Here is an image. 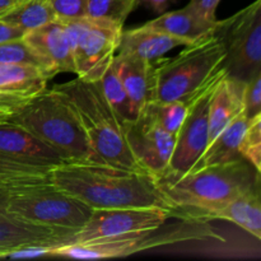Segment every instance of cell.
I'll use <instances>...</instances> for the list:
<instances>
[{
  "label": "cell",
  "instance_id": "32",
  "mask_svg": "<svg viewBox=\"0 0 261 261\" xmlns=\"http://www.w3.org/2000/svg\"><path fill=\"white\" fill-rule=\"evenodd\" d=\"M25 99L17 98L9 94L0 93V117H8L25 103Z\"/></svg>",
  "mask_w": 261,
  "mask_h": 261
},
{
  "label": "cell",
  "instance_id": "25",
  "mask_svg": "<svg viewBox=\"0 0 261 261\" xmlns=\"http://www.w3.org/2000/svg\"><path fill=\"white\" fill-rule=\"evenodd\" d=\"M99 84H101L103 96L106 97L107 102L111 105V107L116 112L117 116L120 117V120L122 122L132 120L133 114L129 97H127L126 91H125L124 86H122L121 81H120V76L117 74L114 60L110 64L107 70L105 71L102 78L99 79Z\"/></svg>",
  "mask_w": 261,
  "mask_h": 261
},
{
  "label": "cell",
  "instance_id": "18",
  "mask_svg": "<svg viewBox=\"0 0 261 261\" xmlns=\"http://www.w3.org/2000/svg\"><path fill=\"white\" fill-rule=\"evenodd\" d=\"M245 82L224 73L217 82L209 103V143L244 112Z\"/></svg>",
  "mask_w": 261,
  "mask_h": 261
},
{
  "label": "cell",
  "instance_id": "6",
  "mask_svg": "<svg viewBox=\"0 0 261 261\" xmlns=\"http://www.w3.org/2000/svg\"><path fill=\"white\" fill-rule=\"evenodd\" d=\"M184 47L175 58L153 61L152 101L189 103L224 71L226 50L214 33Z\"/></svg>",
  "mask_w": 261,
  "mask_h": 261
},
{
  "label": "cell",
  "instance_id": "34",
  "mask_svg": "<svg viewBox=\"0 0 261 261\" xmlns=\"http://www.w3.org/2000/svg\"><path fill=\"white\" fill-rule=\"evenodd\" d=\"M144 4H147L148 7L152 8L155 13L158 14H162V13L166 12L170 4H172L175 0H142Z\"/></svg>",
  "mask_w": 261,
  "mask_h": 261
},
{
  "label": "cell",
  "instance_id": "16",
  "mask_svg": "<svg viewBox=\"0 0 261 261\" xmlns=\"http://www.w3.org/2000/svg\"><path fill=\"white\" fill-rule=\"evenodd\" d=\"M117 74L129 97L133 119L139 115L145 105L152 101L153 92V61L143 60L129 55L114 58Z\"/></svg>",
  "mask_w": 261,
  "mask_h": 261
},
{
  "label": "cell",
  "instance_id": "10",
  "mask_svg": "<svg viewBox=\"0 0 261 261\" xmlns=\"http://www.w3.org/2000/svg\"><path fill=\"white\" fill-rule=\"evenodd\" d=\"M122 132L140 170L157 180L163 177L168 171L176 137L161 126L149 102L137 117L122 122Z\"/></svg>",
  "mask_w": 261,
  "mask_h": 261
},
{
  "label": "cell",
  "instance_id": "27",
  "mask_svg": "<svg viewBox=\"0 0 261 261\" xmlns=\"http://www.w3.org/2000/svg\"><path fill=\"white\" fill-rule=\"evenodd\" d=\"M240 155L257 172L261 171V114L249 120V125L240 144Z\"/></svg>",
  "mask_w": 261,
  "mask_h": 261
},
{
  "label": "cell",
  "instance_id": "1",
  "mask_svg": "<svg viewBox=\"0 0 261 261\" xmlns=\"http://www.w3.org/2000/svg\"><path fill=\"white\" fill-rule=\"evenodd\" d=\"M56 186L92 209L157 208L170 211L157 178L144 171L99 161H71L51 170Z\"/></svg>",
  "mask_w": 261,
  "mask_h": 261
},
{
  "label": "cell",
  "instance_id": "30",
  "mask_svg": "<svg viewBox=\"0 0 261 261\" xmlns=\"http://www.w3.org/2000/svg\"><path fill=\"white\" fill-rule=\"evenodd\" d=\"M261 114V73L245 83L244 115L247 120Z\"/></svg>",
  "mask_w": 261,
  "mask_h": 261
},
{
  "label": "cell",
  "instance_id": "24",
  "mask_svg": "<svg viewBox=\"0 0 261 261\" xmlns=\"http://www.w3.org/2000/svg\"><path fill=\"white\" fill-rule=\"evenodd\" d=\"M138 0H87V18L122 27Z\"/></svg>",
  "mask_w": 261,
  "mask_h": 261
},
{
  "label": "cell",
  "instance_id": "4",
  "mask_svg": "<svg viewBox=\"0 0 261 261\" xmlns=\"http://www.w3.org/2000/svg\"><path fill=\"white\" fill-rule=\"evenodd\" d=\"M53 88L60 92L73 107L91 148L102 162L142 171L125 142L122 121L103 96L99 81L75 78Z\"/></svg>",
  "mask_w": 261,
  "mask_h": 261
},
{
  "label": "cell",
  "instance_id": "8",
  "mask_svg": "<svg viewBox=\"0 0 261 261\" xmlns=\"http://www.w3.org/2000/svg\"><path fill=\"white\" fill-rule=\"evenodd\" d=\"M214 35L226 50L223 69L227 75L246 83L261 73V0L218 20Z\"/></svg>",
  "mask_w": 261,
  "mask_h": 261
},
{
  "label": "cell",
  "instance_id": "22",
  "mask_svg": "<svg viewBox=\"0 0 261 261\" xmlns=\"http://www.w3.org/2000/svg\"><path fill=\"white\" fill-rule=\"evenodd\" d=\"M247 125H249V120L246 119L244 112L240 114L234 120H232L209 143L194 171L201 167H206V166L221 165V163H227L241 158L239 149L245 132L247 129Z\"/></svg>",
  "mask_w": 261,
  "mask_h": 261
},
{
  "label": "cell",
  "instance_id": "31",
  "mask_svg": "<svg viewBox=\"0 0 261 261\" xmlns=\"http://www.w3.org/2000/svg\"><path fill=\"white\" fill-rule=\"evenodd\" d=\"M219 2L221 0H190L188 5L206 20L217 22L218 19H217L216 12Z\"/></svg>",
  "mask_w": 261,
  "mask_h": 261
},
{
  "label": "cell",
  "instance_id": "35",
  "mask_svg": "<svg viewBox=\"0 0 261 261\" xmlns=\"http://www.w3.org/2000/svg\"><path fill=\"white\" fill-rule=\"evenodd\" d=\"M23 0H0V18Z\"/></svg>",
  "mask_w": 261,
  "mask_h": 261
},
{
  "label": "cell",
  "instance_id": "13",
  "mask_svg": "<svg viewBox=\"0 0 261 261\" xmlns=\"http://www.w3.org/2000/svg\"><path fill=\"white\" fill-rule=\"evenodd\" d=\"M0 162L54 167L65 160L24 127L0 117Z\"/></svg>",
  "mask_w": 261,
  "mask_h": 261
},
{
  "label": "cell",
  "instance_id": "23",
  "mask_svg": "<svg viewBox=\"0 0 261 261\" xmlns=\"http://www.w3.org/2000/svg\"><path fill=\"white\" fill-rule=\"evenodd\" d=\"M0 20L27 33L56 20V15L48 0H23Z\"/></svg>",
  "mask_w": 261,
  "mask_h": 261
},
{
  "label": "cell",
  "instance_id": "20",
  "mask_svg": "<svg viewBox=\"0 0 261 261\" xmlns=\"http://www.w3.org/2000/svg\"><path fill=\"white\" fill-rule=\"evenodd\" d=\"M260 182L251 190L212 212L206 221L221 219L237 224L249 232L255 239H261V205H260Z\"/></svg>",
  "mask_w": 261,
  "mask_h": 261
},
{
  "label": "cell",
  "instance_id": "3",
  "mask_svg": "<svg viewBox=\"0 0 261 261\" xmlns=\"http://www.w3.org/2000/svg\"><path fill=\"white\" fill-rule=\"evenodd\" d=\"M157 182L172 209V218L208 222L206 217L212 212L257 185L260 172L241 157L201 167L181 177H161Z\"/></svg>",
  "mask_w": 261,
  "mask_h": 261
},
{
  "label": "cell",
  "instance_id": "19",
  "mask_svg": "<svg viewBox=\"0 0 261 261\" xmlns=\"http://www.w3.org/2000/svg\"><path fill=\"white\" fill-rule=\"evenodd\" d=\"M217 22H211L199 15L189 5L180 10L165 13L155 19L145 23V27L152 30L168 33L175 37L184 38L190 43L213 35L216 31Z\"/></svg>",
  "mask_w": 261,
  "mask_h": 261
},
{
  "label": "cell",
  "instance_id": "29",
  "mask_svg": "<svg viewBox=\"0 0 261 261\" xmlns=\"http://www.w3.org/2000/svg\"><path fill=\"white\" fill-rule=\"evenodd\" d=\"M56 19L63 23L87 18V0H48Z\"/></svg>",
  "mask_w": 261,
  "mask_h": 261
},
{
  "label": "cell",
  "instance_id": "28",
  "mask_svg": "<svg viewBox=\"0 0 261 261\" xmlns=\"http://www.w3.org/2000/svg\"><path fill=\"white\" fill-rule=\"evenodd\" d=\"M0 64H28L42 70L40 60L24 38L0 43Z\"/></svg>",
  "mask_w": 261,
  "mask_h": 261
},
{
  "label": "cell",
  "instance_id": "7",
  "mask_svg": "<svg viewBox=\"0 0 261 261\" xmlns=\"http://www.w3.org/2000/svg\"><path fill=\"white\" fill-rule=\"evenodd\" d=\"M173 223L163 224L143 231L125 233L111 239L98 240L81 245L51 247L48 256L69 257V259H112L124 257L145 250L180 244L186 241H204V240H221L223 237L217 233L209 222L195 221L188 218H176Z\"/></svg>",
  "mask_w": 261,
  "mask_h": 261
},
{
  "label": "cell",
  "instance_id": "2",
  "mask_svg": "<svg viewBox=\"0 0 261 261\" xmlns=\"http://www.w3.org/2000/svg\"><path fill=\"white\" fill-rule=\"evenodd\" d=\"M54 167L0 162V193L8 211L22 221L75 232L93 209L55 185Z\"/></svg>",
  "mask_w": 261,
  "mask_h": 261
},
{
  "label": "cell",
  "instance_id": "9",
  "mask_svg": "<svg viewBox=\"0 0 261 261\" xmlns=\"http://www.w3.org/2000/svg\"><path fill=\"white\" fill-rule=\"evenodd\" d=\"M70 41L75 75L86 82H98L116 55L122 27L89 18L64 23Z\"/></svg>",
  "mask_w": 261,
  "mask_h": 261
},
{
  "label": "cell",
  "instance_id": "33",
  "mask_svg": "<svg viewBox=\"0 0 261 261\" xmlns=\"http://www.w3.org/2000/svg\"><path fill=\"white\" fill-rule=\"evenodd\" d=\"M24 36V31L19 30L17 27H13V25L0 20V43L7 42V41L19 40V38H23Z\"/></svg>",
  "mask_w": 261,
  "mask_h": 261
},
{
  "label": "cell",
  "instance_id": "17",
  "mask_svg": "<svg viewBox=\"0 0 261 261\" xmlns=\"http://www.w3.org/2000/svg\"><path fill=\"white\" fill-rule=\"evenodd\" d=\"M186 45H190V42L184 38L142 25L134 30L121 31L116 54L154 61L175 47Z\"/></svg>",
  "mask_w": 261,
  "mask_h": 261
},
{
  "label": "cell",
  "instance_id": "5",
  "mask_svg": "<svg viewBox=\"0 0 261 261\" xmlns=\"http://www.w3.org/2000/svg\"><path fill=\"white\" fill-rule=\"evenodd\" d=\"M36 138L50 145L65 162L99 161L91 148L83 126L65 97L46 88L8 116Z\"/></svg>",
  "mask_w": 261,
  "mask_h": 261
},
{
  "label": "cell",
  "instance_id": "14",
  "mask_svg": "<svg viewBox=\"0 0 261 261\" xmlns=\"http://www.w3.org/2000/svg\"><path fill=\"white\" fill-rule=\"evenodd\" d=\"M74 231L37 226L22 221L7 209L0 193V259L25 246H63Z\"/></svg>",
  "mask_w": 261,
  "mask_h": 261
},
{
  "label": "cell",
  "instance_id": "15",
  "mask_svg": "<svg viewBox=\"0 0 261 261\" xmlns=\"http://www.w3.org/2000/svg\"><path fill=\"white\" fill-rule=\"evenodd\" d=\"M23 38L38 58L48 81L59 73L75 74L70 41L63 22L54 20L27 32Z\"/></svg>",
  "mask_w": 261,
  "mask_h": 261
},
{
  "label": "cell",
  "instance_id": "12",
  "mask_svg": "<svg viewBox=\"0 0 261 261\" xmlns=\"http://www.w3.org/2000/svg\"><path fill=\"white\" fill-rule=\"evenodd\" d=\"M172 218L170 211L150 208L93 209L86 223L69 236L65 245H81L158 227Z\"/></svg>",
  "mask_w": 261,
  "mask_h": 261
},
{
  "label": "cell",
  "instance_id": "21",
  "mask_svg": "<svg viewBox=\"0 0 261 261\" xmlns=\"http://www.w3.org/2000/svg\"><path fill=\"white\" fill-rule=\"evenodd\" d=\"M47 76L40 68L28 64H0V93L31 99L46 89Z\"/></svg>",
  "mask_w": 261,
  "mask_h": 261
},
{
  "label": "cell",
  "instance_id": "26",
  "mask_svg": "<svg viewBox=\"0 0 261 261\" xmlns=\"http://www.w3.org/2000/svg\"><path fill=\"white\" fill-rule=\"evenodd\" d=\"M188 105L182 101L170 102H155L149 101V106L154 114L155 119L167 133L177 135L184 124L186 114H188Z\"/></svg>",
  "mask_w": 261,
  "mask_h": 261
},
{
  "label": "cell",
  "instance_id": "11",
  "mask_svg": "<svg viewBox=\"0 0 261 261\" xmlns=\"http://www.w3.org/2000/svg\"><path fill=\"white\" fill-rule=\"evenodd\" d=\"M226 70L204 87L188 105L184 124L176 135L168 171L163 177H181L194 171L209 144V103L212 93Z\"/></svg>",
  "mask_w": 261,
  "mask_h": 261
}]
</instances>
